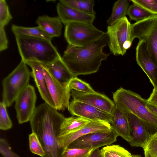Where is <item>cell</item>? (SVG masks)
<instances>
[{
    "label": "cell",
    "mask_w": 157,
    "mask_h": 157,
    "mask_svg": "<svg viewBox=\"0 0 157 157\" xmlns=\"http://www.w3.org/2000/svg\"><path fill=\"white\" fill-rule=\"evenodd\" d=\"M65 118L46 102L36 107L29 121L32 132L36 134L44 149L43 157H63L64 148L59 146L58 138Z\"/></svg>",
    "instance_id": "1"
},
{
    "label": "cell",
    "mask_w": 157,
    "mask_h": 157,
    "mask_svg": "<svg viewBox=\"0 0 157 157\" xmlns=\"http://www.w3.org/2000/svg\"><path fill=\"white\" fill-rule=\"evenodd\" d=\"M108 40L106 32L89 45L76 47L68 45L62 57L63 60L75 77L95 73L99 70L102 61L109 55L103 51Z\"/></svg>",
    "instance_id": "2"
},
{
    "label": "cell",
    "mask_w": 157,
    "mask_h": 157,
    "mask_svg": "<svg viewBox=\"0 0 157 157\" xmlns=\"http://www.w3.org/2000/svg\"><path fill=\"white\" fill-rule=\"evenodd\" d=\"M115 105L127 113L134 114L143 122L151 135L157 133V118L147 107V100L121 87L113 94Z\"/></svg>",
    "instance_id": "3"
},
{
    "label": "cell",
    "mask_w": 157,
    "mask_h": 157,
    "mask_svg": "<svg viewBox=\"0 0 157 157\" xmlns=\"http://www.w3.org/2000/svg\"><path fill=\"white\" fill-rule=\"evenodd\" d=\"M15 37L21 60L24 62L36 60L47 64L61 57L51 41L25 35Z\"/></svg>",
    "instance_id": "4"
},
{
    "label": "cell",
    "mask_w": 157,
    "mask_h": 157,
    "mask_svg": "<svg viewBox=\"0 0 157 157\" xmlns=\"http://www.w3.org/2000/svg\"><path fill=\"white\" fill-rule=\"evenodd\" d=\"M27 65L21 60L2 81V101L7 107L12 105L18 96L29 84L31 72Z\"/></svg>",
    "instance_id": "5"
},
{
    "label": "cell",
    "mask_w": 157,
    "mask_h": 157,
    "mask_svg": "<svg viewBox=\"0 0 157 157\" xmlns=\"http://www.w3.org/2000/svg\"><path fill=\"white\" fill-rule=\"evenodd\" d=\"M132 24L126 16L107 26L108 44L111 52L114 55L123 56L131 47L133 40Z\"/></svg>",
    "instance_id": "6"
},
{
    "label": "cell",
    "mask_w": 157,
    "mask_h": 157,
    "mask_svg": "<svg viewBox=\"0 0 157 157\" xmlns=\"http://www.w3.org/2000/svg\"><path fill=\"white\" fill-rule=\"evenodd\" d=\"M105 33L93 24L72 22L65 25L64 36L68 45L83 47L97 40Z\"/></svg>",
    "instance_id": "7"
},
{
    "label": "cell",
    "mask_w": 157,
    "mask_h": 157,
    "mask_svg": "<svg viewBox=\"0 0 157 157\" xmlns=\"http://www.w3.org/2000/svg\"><path fill=\"white\" fill-rule=\"evenodd\" d=\"M132 36L134 40L137 38L147 44L151 58L157 66V15L132 24Z\"/></svg>",
    "instance_id": "8"
},
{
    "label": "cell",
    "mask_w": 157,
    "mask_h": 157,
    "mask_svg": "<svg viewBox=\"0 0 157 157\" xmlns=\"http://www.w3.org/2000/svg\"><path fill=\"white\" fill-rule=\"evenodd\" d=\"M118 136L112 127L108 131L96 132L82 136L72 142L67 148L94 150L111 145L116 141Z\"/></svg>",
    "instance_id": "9"
},
{
    "label": "cell",
    "mask_w": 157,
    "mask_h": 157,
    "mask_svg": "<svg viewBox=\"0 0 157 157\" xmlns=\"http://www.w3.org/2000/svg\"><path fill=\"white\" fill-rule=\"evenodd\" d=\"M36 98L34 88L29 84L16 98L15 108L19 124L30 121L36 108Z\"/></svg>",
    "instance_id": "10"
},
{
    "label": "cell",
    "mask_w": 157,
    "mask_h": 157,
    "mask_svg": "<svg viewBox=\"0 0 157 157\" xmlns=\"http://www.w3.org/2000/svg\"><path fill=\"white\" fill-rule=\"evenodd\" d=\"M43 64L48 88L55 104V109L58 111L64 110L69 106L71 91L56 79Z\"/></svg>",
    "instance_id": "11"
},
{
    "label": "cell",
    "mask_w": 157,
    "mask_h": 157,
    "mask_svg": "<svg viewBox=\"0 0 157 157\" xmlns=\"http://www.w3.org/2000/svg\"><path fill=\"white\" fill-rule=\"evenodd\" d=\"M68 110L71 115L90 121H98L111 124L112 116L94 106L73 100L70 102Z\"/></svg>",
    "instance_id": "12"
},
{
    "label": "cell",
    "mask_w": 157,
    "mask_h": 157,
    "mask_svg": "<svg viewBox=\"0 0 157 157\" xmlns=\"http://www.w3.org/2000/svg\"><path fill=\"white\" fill-rule=\"evenodd\" d=\"M136 52L137 64L148 76L154 88L157 89V66L151 58L145 41L139 40Z\"/></svg>",
    "instance_id": "13"
},
{
    "label": "cell",
    "mask_w": 157,
    "mask_h": 157,
    "mask_svg": "<svg viewBox=\"0 0 157 157\" xmlns=\"http://www.w3.org/2000/svg\"><path fill=\"white\" fill-rule=\"evenodd\" d=\"M112 128V125L109 123L91 121L76 131L59 136L58 143L60 147L64 148L67 147L72 142L82 136L96 132L108 131Z\"/></svg>",
    "instance_id": "14"
},
{
    "label": "cell",
    "mask_w": 157,
    "mask_h": 157,
    "mask_svg": "<svg viewBox=\"0 0 157 157\" xmlns=\"http://www.w3.org/2000/svg\"><path fill=\"white\" fill-rule=\"evenodd\" d=\"M71 94L74 100L90 105L109 114H111L115 107L113 101L96 91L86 93L71 90Z\"/></svg>",
    "instance_id": "15"
},
{
    "label": "cell",
    "mask_w": 157,
    "mask_h": 157,
    "mask_svg": "<svg viewBox=\"0 0 157 157\" xmlns=\"http://www.w3.org/2000/svg\"><path fill=\"white\" fill-rule=\"evenodd\" d=\"M25 63L32 69L31 75L34 79L41 98L45 102L55 108V104L48 90L42 63L36 60L28 61Z\"/></svg>",
    "instance_id": "16"
},
{
    "label": "cell",
    "mask_w": 157,
    "mask_h": 157,
    "mask_svg": "<svg viewBox=\"0 0 157 157\" xmlns=\"http://www.w3.org/2000/svg\"><path fill=\"white\" fill-rule=\"evenodd\" d=\"M128 118L131 136L129 144L132 147L143 148L152 135L143 122L136 116L129 113Z\"/></svg>",
    "instance_id": "17"
},
{
    "label": "cell",
    "mask_w": 157,
    "mask_h": 157,
    "mask_svg": "<svg viewBox=\"0 0 157 157\" xmlns=\"http://www.w3.org/2000/svg\"><path fill=\"white\" fill-rule=\"evenodd\" d=\"M58 17L65 25L72 22L93 24L95 15L84 13L59 2L56 6Z\"/></svg>",
    "instance_id": "18"
},
{
    "label": "cell",
    "mask_w": 157,
    "mask_h": 157,
    "mask_svg": "<svg viewBox=\"0 0 157 157\" xmlns=\"http://www.w3.org/2000/svg\"><path fill=\"white\" fill-rule=\"evenodd\" d=\"M111 115L113 128L118 136L129 143L131 136L128 114L115 105Z\"/></svg>",
    "instance_id": "19"
},
{
    "label": "cell",
    "mask_w": 157,
    "mask_h": 157,
    "mask_svg": "<svg viewBox=\"0 0 157 157\" xmlns=\"http://www.w3.org/2000/svg\"><path fill=\"white\" fill-rule=\"evenodd\" d=\"M43 64L52 75L66 87L70 80L75 77L66 65L61 56L50 63Z\"/></svg>",
    "instance_id": "20"
},
{
    "label": "cell",
    "mask_w": 157,
    "mask_h": 157,
    "mask_svg": "<svg viewBox=\"0 0 157 157\" xmlns=\"http://www.w3.org/2000/svg\"><path fill=\"white\" fill-rule=\"evenodd\" d=\"M36 22L38 26L52 38L60 36L63 25L58 16L50 17L45 15L39 16Z\"/></svg>",
    "instance_id": "21"
},
{
    "label": "cell",
    "mask_w": 157,
    "mask_h": 157,
    "mask_svg": "<svg viewBox=\"0 0 157 157\" xmlns=\"http://www.w3.org/2000/svg\"><path fill=\"white\" fill-rule=\"evenodd\" d=\"M90 121L78 117L65 118L61 125L59 136L76 131L84 126Z\"/></svg>",
    "instance_id": "22"
},
{
    "label": "cell",
    "mask_w": 157,
    "mask_h": 157,
    "mask_svg": "<svg viewBox=\"0 0 157 157\" xmlns=\"http://www.w3.org/2000/svg\"><path fill=\"white\" fill-rule=\"evenodd\" d=\"M11 29L15 36L25 35L40 38L51 41L53 38L44 31L39 26L26 27L12 25Z\"/></svg>",
    "instance_id": "23"
},
{
    "label": "cell",
    "mask_w": 157,
    "mask_h": 157,
    "mask_svg": "<svg viewBox=\"0 0 157 157\" xmlns=\"http://www.w3.org/2000/svg\"><path fill=\"white\" fill-rule=\"evenodd\" d=\"M129 5L127 0H118L114 3L111 15L106 21L109 25L114 24L126 17Z\"/></svg>",
    "instance_id": "24"
},
{
    "label": "cell",
    "mask_w": 157,
    "mask_h": 157,
    "mask_svg": "<svg viewBox=\"0 0 157 157\" xmlns=\"http://www.w3.org/2000/svg\"><path fill=\"white\" fill-rule=\"evenodd\" d=\"M59 2L64 5L85 13L96 15L93 7L94 0H60Z\"/></svg>",
    "instance_id": "25"
},
{
    "label": "cell",
    "mask_w": 157,
    "mask_h": 157,
    "mask_svg": "<svg viewBox=\"0 0 157 157\" xmlns=\"http://www.w3.org/2000/svg\"><path fill=\"white\" fill-rule=\"evenodd\" d=\"M101 152V157H132L129 151L118 145L106 146Z\"/></svg>",
    "instance_id": "26"
},
{
    "label": "cell",
    "mask_w": 157,
    "mask_h": 157,
    "mask_svg": "<svg viewBox=\"0 0 157 157\" xmlns=\"http://www.w3.org/2000/svg\"><path fill=\"white\" fill-rule=\"evenodd\" d=\"M127 15L131 20L137 22L148 18L152 14L139 6L133 3L128 7Z\"/></svg>",
    "instance_id": "27"
},
{
    "label": "cell",
    "mask_w": 157,
    "mask_h": 157,
    "mask_svg": "<svg viewBox=\"0 0 157 157\" xmlns=\"http://www.w3.org/2000/svg\"><path fill=\"white\" fill-rule=\"evenodd\" d=\"M66 87L70 91L74 90L86 93H92L95 92L89 84L77 77L72 78L68 83Z\"/></svg>",
    "instance_id": "28"
},
{
    "label": "cell",
    "mask_w": 157,
    "mask_h": 157,
    "mask_svg": "<svg viewBox=\"0 0 157 157\" xmlns=\"http://www.w3.org/2000/svg\"><path fill=\"white\" fill-rule=\"evenodd\" d=\"M29 147L33 154L43 157L45 153L42 144L36 134L32 132L29 135Z\"/></svg>",
    "instance_id": "29"
},
{
    "label": "cell",
    "mask_w": 157,
    "mask_h": 157,
    "mask_svg": "<svg viewBox=\"0 0 157 157\" xmlns=\"http://www.w3.org/2000/svg\"><path fill=\"white\" fill-rule=\"evenodd\" d=\"M6 104L2 101L0 103V129L6 130L10 129L13 125L12 122L8 114Z\"/></svg>",
    "instance_id": "30"
},
{
    "label": "cell",
    "mask_w": 157,
    "mask_h": 157,
    "mask_svg": "<svg viewBox=\"0 0 157 157\" xmlns=\"http://www.w3.org/2000/svg\"><path fill=\"white\" fill-rule=\"evenodd\" d=\"M94 150L92 149L68 148L64 149L63 157H88L91 152Z\"/></svg>",
    "instance_id": "31"
},
{
    "label": "cell",
    "mask_w": 157,
    "mask_h": 157,
    "mask_svg": "<svg viewBox=\"0 0 157 157\" xmlns=\"http://www.w3.org/2000/svg\"><path fill=\"white\" fill-rule=\"evenodd\" d=\"M9 7L5 0H0V26L5 27L12 19Z\"/></svg>",
    "instance_id": "32"
},
{
    "label": "cell",
    "mask_w": 157,
    "mask_h": 157,
    "mask_svg": "<svg viewBox=\"0 0 157 157\" xmlns=\"http://www.w3.org/2000/svg\"><path fill=\"white\" fill-rule=\"evenodd\" d=\"M143 149L151 157H157V133L151 136Z\"/></svg>",
    "instance_id": "33"
},
{
    "label": "cell",
    "mask_w": 157,
    "mask_h": 157,
    "mask_svg": "<svg viewBox=\"0 0 157 157\" xmlns=\"http://www.w3.org/2000/svg\"><path fill=\"white\" fill-rule=\"evenodd\" d=\"M0 152L3 157H21L12 150L7 140L3 138L0 139Z\"/></svg>",
    "instance_id": "34"
},
{
    "label": "cell",
    "mask_w": 157,
    "mask_h": 157,
    "mask_svg": "<svg viewBox=\"0 0 157 157\" xmlns=\"http://www.w3.org/2000/svg\"><path fill=\"white\" fill-rule=\"evenodd\" d=\"M131 1L151 13L155 2V0H132Z\"/></svg>",
    "instance_id": "35"
},
{
    "label": "cell",
    "mask_w": 157,
    "mask_h": 157,
    "mask_svg": "<svg viewBox=\"0 0 157 157\" xmlns=\"http://www.w3.org/2000/svg\"><path fill=\"white\" fill-rule=\"evenodd\" d=\"M8 40L4 27L0 26V51L5 50L8 48Z\"/></svg>",
    "instance_id": "36"
},
{
    "label": "cell",
    "mask_w": 157,
    "mask_h": 157,
    "mask_svg": "<svg viewBox=\"0 0 157 157\" xmlns=\"http://www.w3.org/2000/svg\"><path fill=\"white\" fill-rule=\"evenodd\" d=\"M147 101V102L157 106V89L154 88Z\"/></svg>",
    "instance_id": "37"
},
{
    "label": "cell",
    "mask_w": 157,
    "mask_h": 157,
    "mask_svg": "<svg viewBox=\"0 0 157 157\" xmlns=\"http://www.w3.org/2000/svg\"><path fill=\"white\" fill-rule=\"evenodd\" d=\"M147 106L150 111L157 118V106H155L148 102L147 103Z\"/></svg>",
    "instance_id": "38"
},
{
    "label": "cell",
    "mask_w": 157,
    "mask_h": 157,
    "mask_svg": "<svg viewBox=\"0 0 157 157\" xmlns=\"http://www.w3.org/2000/svg\"><path fill=\"white\" fill-rule=\"evenodd\" d=\"M88 157H101V150L99 149V148L93 150Z\"/></svg>",
    "instance_id": "39"
},
{
    "label": "cell",
    "mask_w": 157,
    "mask_h": 157,
    "mask_svg": "<svg viewBox=\"0 0 157 157\" xmlns=\"http://www.w3.org/2000/svg\"><path fill=\"white\" fill-rule=\"evenodd\" d=\"M151 13L152 14L157 15V0H155V2L152 9Z\"/></svg>",
    "instance_id": "40"
},
{
    "label": "cell",
    "mask_w": 157,
    "mask_h": 157,
    "mask_svg": "<svg viewBox=\"0 0 157 157\" xmlns=\"http://www.w3.org/2000/svg\"><path fill=\"white\" fill-rule=\"evenodd\" d=\"M132 157H142L141 155H132Z\"/></svg>",
    "instance_id": "41"
},
{
    "label": "cell",
    "mask_w": 157,
    "mask_h": 157,
    "mask_svg": "<svg viewBox=\"0 0 157 157\" xmlns=\"http://www.w3.org/2000/svg\"><path fill=\"white\" fill-rule=\"evenodd\" d=\"M145 157H151L147 153H144Z\"/></svg>",
    "instance_id": "42"
}]
</instances>
